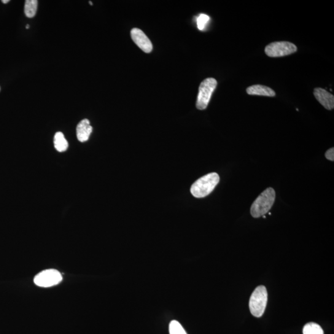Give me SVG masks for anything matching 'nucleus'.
Instances as JSON below:
<instances>
[{
  "instance_id": "9d476101",
  "label": "nucleus",
  "mask_w": 334,
  "mask_h": 334,
  "mask_svg": "<svg viewBox=\"0 0 334 334\" xmlns=\"http://www.w3.org/2000/svg\"><path fill=\"white\" fill-rule=\"evenodd\" d=\"M246 93L249 95L274 97L276 93L271 88L263 85H254L247 88Z\"/></svg>"
},
{
  "instance_id": "20e7f679",
  "label": "nucleus",
  "mask_w": 334,
  "mask_h": 334,
  "mask_svg": "<svg viewBox=\"0 0 334 334\" xmlns=\"http://www.w3.org/2000/svg\"><path fill=\"white\" fill-rule=\"evenodd\" d=\"M217 85V80L212 77L207 78L201 83L196 102V107L198 109L203 110L206 109Z\"/></svg>"
},
{
  "instance_id": "aec40b11",
  "label": "nucleus",
  "mask_w": 334,
  "mask_h": 334,
  "mask_svg": "<svg viewBox=\"0 0 334 334\" xmlns=\"http://www.w3.org/2000/svg\"><path fill=\"white\" fill-rule=\"evenodd\" d=\"M262 217L264 218V219H266V215H263V216H262Z\"/></svg>"
},
{
  "instance_id": "0eeeda50",
  "label": "nucleus",
  "mask_w": 334,
  "mask_h": 334,
  "mask_svg": "<svg viewBox=\"0 0 334 334\" xmlns=\"http://www.w3.org/2000/svg\"><path fill=\"white\" fill-rule=\"evenodd\" d=\"M131 36L134 42L144 52L149 53L152 52L153 49L152 43L144 32L140 30L139 29L134 28L131 31Z\"/></svg>"
},
{
  "instance_id": "f3484780",
  "label": "nucleus",
  "mask_w": 334,
  "mask_h": 334,
  "mask_svg": "<svg viewBox=\"0 0 334 334\" xmlns=\"http://www.w3.org/2000/svg\"><path fill=\"white\" fill-rule=\"evenodd\" d=\"M3 4H7L8 3L10 2V0H2Z\"/></svg>"
},
{
  "instance_id": "6ab92c4d",
  "label": "nucleus",
  "mask_w": 334,
  "mask_h": 334,
  "mask_svg": "<svg viewBox=\"0 0 334 334\" xmlns=\"http://www.w3.org/2000/svg\"><path fill=\"white\" fill-rule=\"evenodd\" d=\"M90 4L91 5H93V2H91V1L90 2Z\"/></svg>"
},
{
  "instance_id": "9b49d317",
  "label": "nucleus",
  "mask_w": 334,
  "mask_h": 334,
  "mask_svg": "<svg viewBox=\"0 0 334 334\" xmlns=\"http://www.w3.org/2000/svg\"><path fill=\"white\" fill-rule=\"evenodd\" d=\"M54 145L58 152L66 151L68 148V142L61 132H57L54 137Z\"/></svg>"
},
{
  "instance_id": "f257e3e1",
  "label": "nucleus",
  "mask_w": 334,
  "mask_h": 334,
  "mask_svg": "<svg viewBox=\"0 0 334 334\" xmlns=\"http://www.w3.org/2000/svg\"><path fill=\"white\" fill-rule=\"evenodd\" d=\"M219 181L220 178L217 173L207 174L193 183L191 187V193L195 198L206 197L212 192Z\"/></svg>"
},
{
  "instance_id": "ddd939ff",
  "label": "nucleus",
  "mask_w": 334,
  "mask_h": 334,
  "mask_svg": "<svg viewBox=\"0 0 334 334\" xmlns=\"http://www.w3.org/2000/svg\"><path fill=\"white\" fill-rule=\"evenodd\" d=\"M303 333V334H324V331L316 323L309 322L304 325Z\"/></svg>"
},
{
  "instance_id": "dca6fc26",
  "label": "nucleus",
  "mask_w": 334,
  "mask_h": 334,
  "mask_svg": "<svg viewBox=\"0 0 334 334\" xmlns=\"http://www.w3.org/2000/svg\"><path fill=\"white\" fill-rule=\"evenodd\" d=\"M325 158H327L328 160L333 161L334 160V149L333 147L330 148V149L327 150L326 152L325 153Z\"/></svg>"
},
{
  "instance_id": "2eb2a0df",
  "label": "nucleus",
  "mask_w": 334,
  "mask_h": 334,
  "mask_svg": "<svg viewBox=\"0 0 334 334\" xmlns=\"http://www.w3.org/2000/svg\"><path fill=\"white\" fill-rule=\"evenodd\" d=\"M209 21V17L208 16L204 14L200 15L197 20V25L199 30H203Z\"/></svg>"
},
{
  "instance_id": "f03ea898",
  "label": "nucleus",
  "mask_w": 334,
  "mask_h": 334,
  "mask_svg": "<svg viewBox=\"0 0 334 334\" xmlns=\"http://www.w3.org/2000/svg\"><path fill=\"white\" fill-rule=\"evenodd\" d=\"M276 199V192L273 188H269L264 191L253 203L251 207V214L254 218L265 215L270 211Z\"/></svg>"
},
{
  "instance_id": "7ed1b4c3",
  "label": "nucleus",
  "mask_w": 334,
  "mask_h": 334,
  "mask_svg": "<svg viewBox=\"0 0 334 334\" xmlns=\"http://www.w3.org/2000/svg\"><path fill=\"white\" fill-rule=\"evenodd\" d=\"M268 303V292L266 288L260 285L256 289L251 296L249 306L253 316L260 317L266 310Z\"/></svg>"
},
{
  "instance_id": "6e6552de",
  "label": "nucleus",
  "mask_w": 334,
  "mask_h": 334,
  "mask_svg": "<svg viewBox=\"0 0 334 334\" xmlns=\"http://www.w3.org/2000/svg\"><path fill=\"white\" fill-rule=\"evenodd\" d=\"M314 96L323 107L328 110L333 109L334 97L332 94L322 88H315Z\"/></svg>"
},
{
  "instance_id": "a211bd4d",
  "label": "nucleus",
  "mask_w": 334,
  "mask_h": 334,
  "mask_svg": "<svg viewBox=\"0 0 334 334\" xmlns=\"http://www.w3.org/2000/svg\"><path fill=\"white\" fill-rule=\"evenodd\" d=\"M29 27H30V26H29V24H28V25H26V28L27 29H29Z\"/></svg>"
},
{
  "instance_id": "1a4fd4ad",
  "label": "nucleus",
  "mask_w": 334,
  "mask_h": 334,
  "mask_svg": "<svg viewBox=\"0 0 334 334\" xmlns=\"http://www.w3.org/2000/svg\"><path fill=\"white\" fill-rule=\"evenodd\" d=\"M93 132V127L90 125V120L85 119L78 124L76 128V134L78 140L80 142L88 141L91 134Z\"/></svg>"
},
{
  "instance_id": "39448f33",
  "label": "nucleus",
  "mask_w": 334,
  "mask_h": 334,
  "mask_svg": "<svg viewBox=\"0 0 334 334\" xmlns=\"http://www.w3.org/2000/svg\"><path fill=\"white\" fill-rule=\"evenodd\" d=\"M295 44L289 42H275L267 45L265 53L269 57H282L291 55L297 51Z\"/></svg>"
},
{
  "instance_id": "423d86ee",
  "label": "nucleus",
  "mask_w": 334,
  "mask_h": 334,
  "mask_svg": "<svg viewBox=\"0 0 334 334\" xmlns=\"http://www.w3.org/2000/svg\"><path fill=\"white\" fill-rule=\"evenodd\" d=\"M62 280L63 277L60 272L55 269H47L37 274L34 281L37 286L48 288L60 284Z\"/></svg>"
},
{
  "instance_id": "4468645a",
  "label": "nucleus",
  "mask_w": 334,
  "mask_h": 334,
  "mask_svg": "<svg viewBox=\"0 0 334 334\" xmlns=\"http://www.w3.org/2000/svg\"><path fill=\"white\" fill-rule=\"evenodd\" d=\"M170 334H187L182 325L177 320H172L169 325Z\"/></svg>"
},
{
  "instance_id": "f8f14e48",
  "label": "nucleus",
  "mask_w": 334,
  "mask_h": 334,
  "mask_svg": "<svg viewBox=\"0 0 334 334\" xmlns=\"http://www.w3.org/2000/svg\"><path fill=\"white\" fill-rule=\"evenodd\" d=\"M38 1L37 0H26L24 5V13L27 17L34 18L36 15Z\"/></svg>"
}]
</instances>
